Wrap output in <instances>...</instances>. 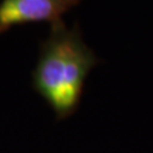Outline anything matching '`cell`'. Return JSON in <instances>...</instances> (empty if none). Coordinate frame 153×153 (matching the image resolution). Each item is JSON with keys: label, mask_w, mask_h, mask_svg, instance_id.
I'll list each match as a JSON object with an SVG mask.
<instances>
[{"label": "cell", "mask_w": 153, "mask_h": 153, "mask_svg": "<svg viewBox=\"0 0 153 153\" xmlns=\"http://www.w3.org/2000/svg\"><path fill=\"white\" fill-rule=\"evenodd\" d=\"M98 63L78 25L70 28L64 21L55 22L41 44L35 87L57 116L65 117L78 106L85 79Z\"/></svg>", "instance_id": "obj_1"}, {"label": "cell", "mask_w": 153, "mask_h": 153, "mask_svg": "<svg viewBox=\"0 0 153 153\" xmlns=\"http://www.w3.org/2000/svg\"><path fill=\"white\" fill-rule=\"evenodd\" d=\"M82 0H3L0 3V33L32 22L63 21V16Z\"/></svg>", "instance_id": "obj_2"}]
</instances>
